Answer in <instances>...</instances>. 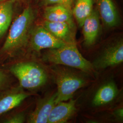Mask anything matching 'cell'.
Here are the masks:
<instances>
[{"label": "cell", "instance_id": "6da1fadb", "mask_svg": "<svg viewBox=\"0 0 123 123\" xmlns=\"http://www.w3.org/2000/svg\"><path fill=\"white\" fill-rule=\"evenodd\" d=\"M37 15V9L31 5L24 9L11 25L0 54L12 57L26 47Z\"/></svg>", "mask_w": 123, "mask_h": 123}, {"label": "cell", "instance_id": "7a4b0ae2", "mask_svg": "<svg viewBox=\"0 0 123 123\" xmlns=\"http://www.w3.org/2000/svg\"><path fill=\"white\" fill-rule=\"evenodd\" d=\"M45 61L57 65L74 68L88 74H92L94 68L79 52L77 43L67 44L57 49H50L43 55Z\"/></svg>", "mask_w": 123, "mask_h": 123}, {"label": "cell", "instance_id": "3957f363", "mask_svg": "<svg viewBox=\"0 0 123 123\" xmlns=\"http://www.w3.org/2000/svg\"><path fill=\"white\" fill-rule=\"evenodd\" d=\"M10 71L19 82L20 86L33 90L43 86L48 79L47 74L41 66L33 62H21L11 66Z\"/></svg>", "mask_w": 123, "mask_h": 123}, {"label": "cell", "instance_id": "277c9868", "mask_svg": "<svg viewBox=\"0 0 123 123\" xmlns=\"http://www.w3.org/2000/svg\"><path fill=\"white\" fill-rule=\"evenodd\" d=\"M55 81L57 88L56 104L70 99L75 92L86 84V81L82 78L65 70L57 71Z\"/></svg>", "mask_w": 123, "mask_h": 123}, {"label": "cell", "instance_id": "5b68a950", "mask_svg": "<svg viewBox=\"0 0 123 123\" xmlns=\"http://www.w3.org/2000/svg\"><path fill=\"white\" fill-rule=\"evenodd\" d=\"M67 44L56 37L41 25L34 26L32 28L28 45L32 50L39 52L45 49L59 48Z\"/></svg>", "mask_w": 123, "mask_h": 123}, {"label": "cell", "instance_id": "8992f818", "mask_svg": "<svg viewBox=\"0 0 123 123\" xmlns=\"http://www.w3.org/2000/svg\"><path fill=\"white\" fill-rule=\"evenodd\" d=\"M123 62V41L120 38L109 45L92 64L94 68L105 69Z\"/></svg>", "mask_w": 123, "mask_h": 123}, {"label": "cell", "instance_id": "52a82bcc", "mask_svg": "<svg viewBox=\"0 0 123 123\" xmlns=\"http://www.w3.org/2000/svg\"><path fill=\"white\" fill-rule=\"evenodd\" d=\"M102 22L107 28L119 26L121 18L114 0H93Z\"/></svg>", "mask_w": 123, "mask_h": 123}, {"label": "cell", "instance_id": "ba28073f", "mask_svg": "<svg viewBox=\"0 0 123 123\" xmlns=\"http://www.w3.org/2000/svg\"><path fill=\"white\" fill-rule=\"evenodd\" d=\"M81 27L84 46L87 47L92 46L98 39L101 30V19L95 6L91 13L84 20Z\"/></svg>", "mask_w": 123, "mask_h": 123}, {"label": "cell", "instance_id": "9c48e42d", "mask_svg": "<svg viewBox=\"0 0 123 123\" xmlns=\"http://www.w3.org/2000/svg\"><path fill=\"white\" fill-rule=\"evenodd\" d=\"M43 17L44 20L53 22H65L76 30V24L72 9L62 5H53L44 7Z\"/></svg>", "mask_w": 123, "mask_h": 123}, {"label": "cell", "instance_id": "30bf717a", "mask_svg": "<svg viewBox=\"0 0 123 123\" xmlns=\"http://www.w3.org/2000/svg\"><path fill=\"white\" fill-rule=\"evenodd\" d=\"M57 92L40 99L37 102L35 110L30 114L27 122L48 123L49 115L56 104Z\"/></svg>", "mask_w": 123, "mask_h": 123}, {"label": "cell", "instance_id": "8fae6325", "mask_svg": "<svg viewBox=\"0 0 123 123\" xmlns=\"http://www.w3.org/2000/svg\"><path fill=\"white\" fill-rule=\"evenodd\" d=\"M42 25L56 37L66 43H76L75 40L76 30L68 23L44 20Z\"/></svg>", "mask_w": 123, "mask_h": 123}, {"label": "cell", "instance_id": "7c38bea8", "mask_svg": "<svg viewBox=\"0 0 123 123\" xmlns=\"http://www.w3.org/2000/svg\"><path fill=\"white\" fill-rule=\"evenodd\" d=\"M70 99L68 102H58L54 105L49 115L48 123H66L70 119L77 110V100Z\"/></svg>", "mask_w": 123, "mask_h": 123}, {"label": "cell", "instance_id": "4fadbf2b", "mask_svg": "<svg viewBox=\"0 0 123 123\" xmlns=\"http://www.w3.org/2000/svg\"><path fill=\"white\" fill-rule=\"evenodd\" d=\"M30 94L19 88L12 89L0 97V115L20 105Z\"/></svg>", "mask_w": 123, "mask_h": 123}, {"label": "cell", "instance_id": "5bb4252c", "mask_svg": "<svg viewBox=\"0 0 123 123\" xmlns=\"http://www.w3.org/2000/svg\"><path fill=\"white\" fill-rule=\"evenodd\" d=\"M119 90L114 82H107L100 87L92 98V105L100 106L113 101L117 97Z\"/></svg>", "mask_w": 123, "mask_h": 123}, {"label": "cell", "instance_id": "9a60e30c", "mask_svg": "<svg viewBox=\"0 0 123 123\" xmlns=\"http://www.w3.org/2000/svg\"><path fill=\"white\" fill-rule=\"evenodd\" d=\"M15 0H5L0 2V39L4 35L12 22Z\"/></svg>", "mask_w": 123, "mask_h": 123}, {"label": "cell", "instance_id": "2e32d148", "mask_svg": "<svg viewBox=\"0 0 123 123\" xmlns=\"http://www.w3.org/2000/svg\"><path fill=\"white\" fill-rule=\"evenodd\" d=\"M93 0H75L72 12L74 20L81 27L84 20L92 12L94 7Z\"/></svg>", "mask_w": 123, "mask_h": 123}, {"label": "cell", "instance_id": "e0dca14e", "mask_svg": "<svg viewBox=\"0 0 123 123\" xmlns=\"http://www.w3.org/2000/svg\"><path fill=\"white\" fill-rule=\"evenodd\" d=\"M75 0H39L38 5L40 7H44L53 5H62L72 9Z\"/></svg>", "mask_w": 123, "mask_h": 123}, {"label": "cell", "instance_id": "ac0fdd59", "mask_svg": "<svg viewBox=\"0 0 123 123\" xmlns=\"http://www.w3.org/2000/svg\"><path fill=\"white\" fill-rule=\"evenodd\" d=\"M25 120V114L23 112H21L14 114L7 118L3 121V123H22L24 122Z\"/></svg>", "mask_w": 123, "mask_h": 123}, {"label": "cell", "instance_id": "d6986e66", "mask_svg": "<svg viewBox=\"0 0 123 123\" xmlns=\"http://www.w3.org/2000/svg\"><path fill=\"white\" fill-rule=\"evenodd\" d=\"M7 77L4 72L0 69V89L4 87L6 83Z\"/></svg>", "mask_w": 123, "mask_h": 123}, {"label": "cell", "instance_id": "ffe728a7", "mask_svg": "<svg viewBox=\"0 0 123 123\" xmlns=\"http://www.w3.org/2000/svg\"><path fill=\"white\" fill-rule=\"evenodd\" d=\"M114 116L119 120H122L123 119V108H119L115 110L114 112Z\"/></svg>", "mask_w": 123, "mask_h": 123}, {"label": "cell", "instance_id": "44dd1931", "mask_svg": "<svg viewBox=\"0 0 123 123\" xmlns=\"http://www.w3.org/2000/svg\"><path fill=\"white\" fill-rule=\"evenodd\" d=\"M16 0V1H23L24 0Z\"/></svg>", "mask_w": 123, "mask_h": 123}, {"label": "cell", "instance_id": "7402d4cb", "mask_svg": "<svg viewBox=\"0 0 123 123\" xmlns=\"http://www.w3.org/2000/svg\"><path fill=\"white\" fill-rule=\"evenodd\" d=\"M5 0H0V2H2V1H4Z\"/></svg>", "mask_w": 123, "mask_h": 123}, {"label": "cell", "instance_id": "603a6c76", "mask_svg": "<svg viewBox=\"0 0 123 123\" xmlns=\"http://www.w3.org/2000/svg\"><path fill=\"white\" fill-rule=\"evenodd\" d=\"M24 1H26V0H23Z\"/></svg>", "mask_w": 123, "mask_h": 123}]
</instances>
